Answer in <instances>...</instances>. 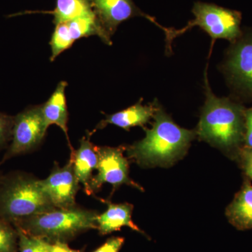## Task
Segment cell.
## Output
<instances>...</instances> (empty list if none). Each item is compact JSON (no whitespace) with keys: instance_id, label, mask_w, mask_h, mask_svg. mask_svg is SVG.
<instances>
[{"instance_id":"cell-1","label":"cell","mask_w":252,"mask_h":252,"mask_svg":"<svg viewBox=\"0 0 252 252\" xmlns=\"http://www.w3.org/2000/svg\"><path fill=\"white\" fill-rule=\"evenodd\" d=\"M206 101L202 111L196 135L217 148L238 158L245 140L243 105L226 97H217L212 93L205 73Z\"/></svg>"},{"instance_id":"cell-2","label":"cell","mask_w":252,"mask_h":252,"mask_svg":"<svg viewBox=\"0 0 252 252\" xmlns=\"http://www.w3.org/2000/svg\"><path fill=\"white\" fill-rule=\"evenodd\" d=\"M146 136L127 149V155L142 166H168L185 155L196 131L182 128L162 110L157 109Z\"/></svg>"},{"instance_id":"cell-3","label":"cell","mask_w":252,"mask_h":252,"mask_svg":"<svg viewBox=\"0 0 252 252\" xmlns=\"http://www.w3.org/2000/svg\"><path fill=\"white\" fill-rule=\"evenodd\" d=\"M95 212L79 207L55 208L14 223L28 234L44 239L49 243H67L77 235L97 229Z\"/></svg>"},{"instance_id":"cell-4","label":"cell","mask_w":252,"mask_h":252,"mask_svg":"<svg viewBox=\"0 0 252 252\" xmlns=\"http://www.w3.org/2000/svg\"><path fill=\"white\" fill-rule=\"evenodd\" d=\"M56 208L34 177L15 172L0 183V217L14 223Z\"/></svg>"},{"instance_id":"cell-5","label":"cell","mask_w":252,"mask_h":252,"mask_svg":"<svg viewBox=\"0 0 252 252\" xmlns=\"http://www.w3.org/2000/svg\"><path fill=\"white\" fill-rule=\"evenodd\" d=\"M192 13L195 18L189 21L185 28L180 30L167 28L165 29L164 32L166 36L167 51H171L174 39L195 26H198L206 32L214 40L223 39L233 43L243 34L240 28L242 14L240 11L198 1L194 4Z\"/></svg>"},{"instance_id":"cell-6","label":"cell","mask_w":252,"mask_h":252,"mask_svg":"<svg viewBox=\"0 0 252 252\" xmlns=\"http://www.w3.org/2000/svg\"><path fill=\"white\" fill-rule=\"evenodd\" d=\"M41 105L28 107L14 117L12 137L0 165L11 158L28 153L37 147L48 129Z\"/></svg>"},{"instance_id":"cell-7","label":"cell","mask_w":252,"mask_h":252,"mask_svg":"<svg viewBox=\"0 0 252 252\" xmlns=\"http://www.w3.org/2000/svg\"><path fill=\"white\" fill-rule=\"evenodd\" d=\"M228 51L224 69L231 85L252 99V31L243 32Z\"/></svg>"},{"instance_id":"cell-8","label":"cell","mask_w":252,"mask_h":252,"mask_svg":"<svg viewBox=\"0 0 252 252\" xmlns=\"http://www.w3.org/2000/svg\"><path fill=\"white\" fill-rule=\"evenodd\" d=\"M98 162L96 170L97 174L93 177L91 189L93 193L98 190L104 183L113 186V190L120 186L126 185L143 190L140 185L129 177V166L124 156L123 147H96Z\"/></svg>"},{"instance_id":"cell-9","label":"cell","mask_w":252,"mask_h":252,"mask_svg":"<svg viewBox=\"0 0 252 252\" xmlns=\"http://www.w3.org/2000/svg\"><path fill=\"white\" fill-rule=\"evenodd\" d=\"M93 35L98 36L107 45L112 44V39L106 35L95 15L55 25L54 31L49 42L51 49L50 61L53 62L60 54L72 47L78 39Z\"/></svg>"},{"instance_id":"cell-10","label":"cell","mask_w":252,"mask_h":252,"mask_svg":"<svg viewBox=\"0 0 252 252\" xmlns=\"http://www.w3.org/2000/svg\"><path fill=\"white\" fill-rule=\"evenodd\" d=\"M39 182L43 191L56 208L68 209L76 206L75 198L79 182L74 174L72 160H69L63 167L56 164L49 177L39 180Z\"/></svg>"},{"instance_id":"cell-11","label":"cell","mask_w":252,"mask_h":252,"mask_svg":"<svg viewBox=\"0 0 252 252\" xmlns=\"http://www.w3.org/2000/svg\"><path fill=\"white\" fill-rule=\"evenodd\" d=\"M91 2L97 21L109 39L121 23L137 16L147 18L162 29L154 18L142 12L132 0H91Z\"/></svg>"},{"instance_id":"cell-12","label":"cell","mask_w":252,"mask_h":252,"mask_svg":"<svg viewBox=\"0 0 252 252\" xmlns=\"http://www.w3.org/2000/svg\"><path fill=\"white\" fill-rule=\"evenodd\" d=\"M142 102V99H141L137 103L128 108L112 115L106 116L105 119L97 126L96 130L104 128L109 124L117 126L126 130H129L131 127L135 126L144 127L152 118H154L158 107L157 102L149 105H143Z\"/></svg>"},{"instance_id":"cell-13","label":"cell","mask_w":252,"mask_h":252,"mask_svg":"<svg viewBox=\"0 0 252 252\" xmlns=\"http://www.w3.org/2000/svg\"><path fill=\"white\" fill-rule=\"evenodd\" d=\"M72 160L74 174L79 184H82L87 195H92L91 182L92 173L97 168L98 157L95 146L91 143L89 138L83 137L80 140V146L77 151H72Z\"/></svg>"},{"instance_id":"cell-14","label":"cell","mask_w":252,"mask_h":252,"mask_svg":"<svg viewBox=\"0 0 252 252\" xmlns=\"http://www.w3.org/2000/svg\"><path fill=\"white\" fill-rule=\"evenodd\" d=\"M107 210L97 216V229L101 235H107L117 231L122 227L127 226L131 229L145 235L132 220L133 206L129 203L113 204L107 202Z\"/></svg>"},{"instance_id":"cell-15","label":"cell","mask_w":252,"mask_h":252,"mask_svg":"<svg viewBox=\"0 0 252 252\" xmlns=\"http://www.w3.org/2000/svg\"><path fill=\"white\" fill-rule=\"evenodd\" d=\"M225 215L237 229H252V185L248 178L245 180L240 191L227 207Z\"/></svg>"},{"instance_id":"cell-16","label":"cell","mask_w":252,"mask_h":252,"mask_svg":"<svg viewBox=\"0 0 252 252\" xmlns=\"http://www.w3.org/2000/svg\"><path fill=\"white\" fill-rule=\"evenodd\" d=\"M67 85L66 81H61L49 99L41 107L46 126L48 127L51 125L59 126L67 137L68 143L71 147L68 137V112L65 95Z\"/></svg>"},{"instance_id":"cell-17","label":"cell","mask_w":252,"mask_h":252,"mask_svg":"<svg viewBox=\"0 0 252 252\" xmlns=\"http://www.w3.org/2000/svg\"><path fill=\"white\" fill-rule=\"evenodd\" d=\"M31 14L52 15L55 25L94 15L91 0H56V7L52 11H26L11 15L9 17Z\"/></svg>"},{"instance_id":"cell-18","label":"cell","mask_w":252,"mask_h":252,"mask_svg":"<svg viewBox=\"0 0 252 252\" xmlns=\"http://www.w3.org/2000/svg\"><path fill=\"white\" fill-rule=\"evenodd\" d=\"M18 235L14 225L0 217V252H18Z\"/></svg>"},{"instance_id":"cell-19","label":"cell","mask_w":252,"mask_h":252,"mask_svg":"<svg viewBox=\"0 0 252 252\" xmlns=\"http://www.w3.org/2000/svg\"><path fill=\"white\" fill-rule=\"evenodd\" d=\"M15 227V226H14ZM18 235V250L20 252H50L49 242L44 239L28 234L16 228Z\"/></svg>"},{"instance_id":"cell-20","label":"cell","mask_w":252,"mask_h":252,"mask_svg":"<svg viewBox=\"0 0 252 252\" xmlns=\"http://www.w3.org/2000/svg\"><path fill=\"white\" fill-rule=\"evenodd\" d=\"M14 121V117L0 112V149L4 148L11 140Z\"/></svg>"},{"instance_id":"cell-21","label":"cell","mask_w":252,"mask_h":252,"mask_svg":"<svg viewBox=\"0 0 252 252\" xmlns=\"http://www.w3.org/2000/svg\"><path fill=\"white\" fill-rule=\"evenodd\" d=\"M238 159L241 162L242 168L249 180H252V149L244 148L239 154Z\"/></svg>"},{"instance_id":"cell-22","label":"cell","mask_w":252,"mask_h":252,"mask_svg":"<svg viewBox=\"0 0 252 252\" xmlns=\"http://www.w3.org/2000/svg\"><path fill=\"white\" fill-rule=\"evenodd\" d=\"M244 148L252 149V107L245 109Z\"/></svg>"},{"instance_id":"cell-23","label":"cell","mask_w":252,"mask_h":252,"mask_svg":"<svg viewBox=\"0 0 252 252\" xmlns=\"http://www.w3.org/2000/svg\"><path fill=\"white\" fill-rule=\"evenodd\" d=\"M124 243V238L114 237L108 239L105 243L93 252H119Z\"/></svg>"},{"instance_id":"cell-24","label":"cell","mask_w":252,"mask_h":252,"mask_svg":"<svg viewBox=\"0 0 252 252\" xmlns=\"http://www.w3.org/2000/svg\"><path fill=\"white\" fill-rule=\"evenodd\" d=\"M50 252H82L74 250L68 246L67 243H51L50 245Z\"/></svg>"},{"instance_id":"cell-25","label":"cell","mask_w":252,"mask_h":252,"mask_svg":"<svg viewBox=\"0 0 252 252\" xmlns=\"http://www.w3.org/2000/svg\"><path fill=\"white\" fill-rule=\"evenodd\" d=\"M1 178H2V176L0 175V183H1Z\"/></svg>"}]
</instances>
